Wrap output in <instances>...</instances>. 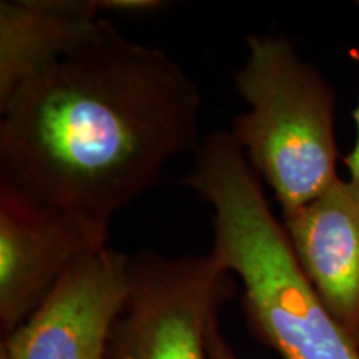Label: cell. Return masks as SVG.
Instances as JSON below:
<instances>
[{
	"label": "cell",
	"instance_id": "obj_3",
	"mask_svg": "<svg viewBox=\"0 0 359 359\" xmlns=\"http://www.w3.org/2000/svg\"><path fill=\"white\" fill-rule=\"evenodd\" d=\"M246 47L233 80L250 110L230 133L286 215L339 178L334 90L285 35H248Z\"/></svg>",
	"mask_w": 359,
	"mask_h": 359
},
{
	"label": "cell",
	"instance_id": "obj_4",
	"mask_svg": "<svg viewBox=\"0 0 359 359\" xmlns=\"http://www.w3.org/2000/svg\"><path fill=\"white\" fill-rule=\"evenodd\" d=\"M128 294L103 359H210L206 334L231 296L230 271L213 251L130 257Z\"/></svg>",
	"mask_w": 359,
	"mask_h": 359
},
{
	"label": "cell",
	"instance_id": "obj_7",
	"mask_svg": "<svg viewBox=\"0 0 359 359\" xmlns=\"http://www.w3.org/2000/svg\"><path fill=\"white\" fill-rule=\"evenodd\" d=\"M281 223L306 280L359 344V185L338 178Z\"/></svg>",
	"mask_w": 359,
	"mask_h": 359
},
{
	"label": "cell",
	"instance_id": "obj_6",
	"mask_svg": "<svg viewBox=\"0 0 359 359\" xmlns=\"http://www.w3.org/2000/svg\"><path fill=\"white\" fill-rule=\"evenodd\" d=\"M109 230L0 185V336L6 339Z\"/></svg>",
	"mask_w": 359,
	"mask_h": 359
},
{
	"label": "cell",
	"instance_id": "obj_11",
	"mask_svg": "<svg viewBox=\"0 0 359 359\" xmlns=\"http://www.w3.org/2000/svg\"><path fill=\"white\" fill-rule=\"evenodd\" d=\"M356 7L359 8V0L356 2ZM353 116H354V122H356V130H358L356 143H354V148L349 151L346 158H344V163H346L348 172L351 175V178L349 180H353L354 183H358L359 185V102H358L356 110L353 111Z\"/></svg>",
	"mask_w": 359,
	"mask_h": 359
},
{
	"label": "cell",
	"instance_id": "obj_8",
	"mask_svg": "<svg viewBox=\"0 0 359 359\" xmlns=\"http://www.w3.org/2000/svg\"><path fill=\"white\" fill-rule=\"evenodd\" d=\"M100 12L102 0H2L0 103L77 45Z\"/></svg>",
	"mask_w": 359,
	"mask_h": 359
},
{
	"label": "cell",
	"instance_id": "obj_2",
	"mask_svg": "<svg viewBox=\"0 0 359 359\" xmlns=\"http://www.w3.org/2000/svg\"><path fill=\"white\" fill-rule=\"evenodd\" d=\"M213 210L215 257L243 285L251 333L281 359H359L296 262L283 223L230 130L201 140L182 178Z\"/></svg>",
	"mask_w": 359,
	"mask_h": 359
},
{
	"label": "cell",
	"instance_id": "obj_9",
	"mask_svg": "<svg viewBox=\"0 0 359 359\" xmlns=\"http://www.w3.org/2000/svg\"><path fill=\"white\" fill-rule=\"evenodd\" d=\"M163 7L165 4L160 0H102L103 12L130 13V15L151 13Z\"/></svg>",
	"mask_w": 359,
	"mask_h": 359
},
{
	"label": "cell",
	"instance_id": "obj_1",
	"mask_svg": "<svg viewBox=\"0 0 359 359\" xmlns=\"http://www.w3.org/2000/svg\"><path fill=\"white\" fill-rule=\"evenodd\" d=\"M198 85L158 47L98 19L0 103V185L109 230L200 147Z\"/></svg>",
	"mask_w": 359,
	"mask_h": 359
},
{
	"label": "cell",
	"instance_id": "obj_10",
	"mask_svg": "<svg viewBox=\"0 0 359 359\" xmlns=\"http://www.w3.org/2000/svg\"><path fill=\"white\" fill-rule=\"evenodd\" d=\"M206 349H208L210 359H238V356L233 351V348L224 339V336L219 330V318H213L210 323L208 334H206Z\"/></svg>",
	"mask_w": 359,
	"mask_h": 359
},
{
	"label": "cell",
	"instance_id": "obj_5",
	"mask_svg": "<svg viewBox=\"0 0 359 359\" xmlns=\"http://www.w3.org/2000/svg\"><path fill=\"white\" fill-rule=\"evenodd\" d=\"M130 257L103 246L75 262L0 344V359H103L128 294Z\"/></svg>",
	"mask_w": 359,
	"mask_h": 359
}]
</instances>
